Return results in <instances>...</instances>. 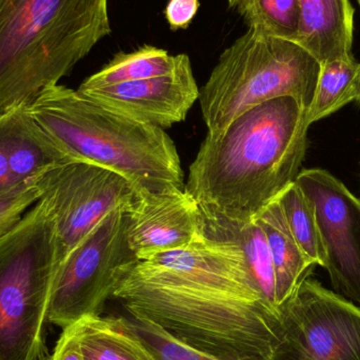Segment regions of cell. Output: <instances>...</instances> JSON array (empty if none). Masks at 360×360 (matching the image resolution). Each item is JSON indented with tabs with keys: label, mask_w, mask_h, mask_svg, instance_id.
<instances>
[{
	"label": "cell",
	"mask_w": 360,
	"mask_h": 360,
	"mask_svg": "<svg viewBox=\"0 0 360 360\" xmlns=\"http://www.w3.org/2000/svg\"><path fill=\"white\" fill-rule=\"evenodd\" d=\"M128 237V212L108 214L58 266L48 323L61 329L86 316H101L120 281L139 262Z\"/></svg>",
	"instance_id": "52a82bcc"
},
{
	"label": "cell",
	"mask_w": 360,
	"mask_h": 360,
	"mask_svg": "<svg viewBox=\"0 0 360 360\" xmlns=\"http://www.w3.org/2000/svg\"><path fill=\"white\" fill-rule=\"evenodd\" d=\"M41 194L35 184L25 182L0 196V237L12 230Z\"/></svg>",
	"instance_id": "603a6c76"
},
{
	"label": "cell",
	"mask_w": 360,
	"mask_h": 360,
	"mask_svg": "<svg viewBox=\"0 0 360 360\" xmlns=\"http://www.w3.org/2000/svg\"><path fill=\"white\" fill-rule=\"evenodd\" d=\"M279 201L290 231L304 255L315 266H325L326 252L310 201L295 181L279 195Z\"/></svg>",
	"instance_id": "44dd1931"
},
{
	"label": "cell",
	"mask_w": 360,
	"mask_h": 360,
	"mask_svg": "<svg viewBox=\"0 0 360 360\" xmlns=\"http://www.w3.org/2000/svg\"><path fill=\"white\" fill-rule=\"evenodd\" d=\"M29 182L54 212L58 266L108 214L117 209L129 213L139 197L122 175L82 160L55 167Z\"/></svg>",
	"instance_id": "9c48e42d"
},
{
	"label": "cell",
	"mask_w": 360,
	"mask_h": 360,
	"mask_svg": "<svg viewBox=\"0 0 360 360\" xmlns=\"http://www.w3.org/2000/svg\"><path fill=\"white\" fill-rule=\"evenodd\" d=\"M17 186L13 180L6 141V113H0V196Z\"/></svg>",
	"instance_id": "484cf974"
},
{
	"label": "cell",
	"mask_w": 360,
	"mask_h": 360,
	"mask_svg": "<svg viewBox=\"0 0 360 360\" xmlns=\"http://www.w3.org/2000/svg\"><path fill=\"white\" fill-rule=\"evenodd\" d=\"M199 8V0H169L165 8V16L170 29L174 32L188 29Z\"/></svg>",
	"instance_id": "cb8c5ba5"
},
{
	"label": "cell",
	"mask_w": 360,
	"mask_h": 360,
	"mask_svg": "<svg viewBox=\"0 0 360 360\" xmlns=\"http://www.w3.org/2000/svg\"><path fill=\"white\" fill-rule=\"evenodd\" d=\"M278 344L269 360H360V308L307 277L278 309Z\"/></svg>",
	"instance_id": "ba28073f"
},
{
	"label": "cell",
	"mask_w": 360,
	"mask_h": 360,
	"mask_svg": "<svg viewBox=\"0 0 360 360\" xmlns=\"http://www.w3.org/2000/svg\"><path fill=\"white\" fill-rule=\"evenodd\" d=\"M355 101L360 103V63L359 68V73H357L356 79V97H355Z\"/></svg>",
	"instance_id": "4316f807"
},
{
	"label": "cell",
	"mask_w": 360,
	"mask_h": 360,
	"mask_svg": "<svg viewBox=\"0 0 360 360\" xmlns=\"http://www.w3.org/2000/svg\"><path fill=\"white\" fill-rule=\"evenodd\" d=\"M111 33L109 0H0V113L58 84Z\"/></svg>",
	"instance_id": "3957f363"
},
{
	"label": "cell",
	"mask_w": 360,
	"mask_h": 360,
	"mask_svg": "<svg viewBox=\"0 0 360 360\" xmlns=\"http://www.w3.org/2000/svg\"><path fill=\"white\" fill-rule=\"evenodd\" d=\"M259 222L270 250L276 281L278 309L295 291L315 264L308 259L294 239L279 201L274 200L256 218Z\"/></svg>",
	"instance_id": "9a60e30c"
},
{
	"label": "cell",
	"mask_w": 360,
	"mask_h": 360,
	"mask_svg": "<svg viewBox=\"0 0 360 360\" xmlns=\"http://www.w3.org/2000/svg\"><path fill=\"white\" fill-rule=\"evenodd\" d=\"M203 226L212 234L233 241L245 255L250 272L264 300L278 313L276 281L266 235L257 219L248 222L203 216Z\"/></svg>",
	"instance_id": "2e32d148"
},
{
	"label": "cell",
	"mask_w": 360,
	"mask_h": 360,
	"mask_svg": "<svg viewBox=\"0 0 360 360\" xmlns=\"http://www.w3.org/2000/svg\"><path fill=\"white\" fill-rule=\"evenodd\" d=\"M321 68L296 42L248 30L221 53L199 89L207 133L221 132L248 110L278 97H293L308 112Z\"/></svg>",
	"instance_id": "5b68a950"
},
{
	"label": "cell",
	"mask_w": 360,
	"mask_h": 360,
	"mask_svg": "<svg viewBox=\"0 0 360 360\" xmlns=\"http://www.w3.org/2000/svg\"><path fill=\"white\" fill-rule=\"evenodd\" d=\"M38 360H84L80 351L77 323L63 329L53 352L46 353Z\"/></svg>",
	"instance_id": "d4e9b609"
},
{
	"label": "cell",
	"mask_w": 360,
	"mask_h": 360,
	"mask_svg": "<svg viewBox=\"0 0 360 360\" xmlns=\"http://www.w3.org/2000/svg\"><path fill=\"white\" fill-rule=\"evenodd\" d=\"M314 98L307 114L309 124L328 117L355 101L359 63L354 55L321 65Z\"/></svg>",
	"instance_id": "d6986e66"
},
{
	"label": "cell",
	"mask_w": 360,
	"mask_h": 360,
	"mask_svg": "<svg viewBox=\"0 0 360 360\" xmlns=\"http://www.w3.org/2000/svg\"><path fill=\"white\" fill-rule=\"evenodd\" d=\"M300 21L292 41L321 65L353 56L354 8L350 0H298Z\"/></svg>",
	"instance_id": "4fadbf2b"
},
{
	"label": "cell",
	"mask_w": 360,
	"mask_h": 360,
	"mask_svg": "<svg viewBox=\"0 0 360 360\" xmlns=\"http://www.w3.org/2000/svg\"><path fill=\"white\" fill-rule=\"evenodd\" d=\"M308 112L293 97L260 103L207 133L184 190L205 217L256 219L295 181L308 148Z\"/></svg>",
	"instance_id": "7a4b0ae2"
},
{
	"label": "cell",
	"mask_w": 360,
	"mask_h": 360,
	"mask_svg": "<svg viewBox=\"0 0 360 360\" xmlns=\"http://www.w3.org/2000/svg\"><path fill=\"white\" fill-rule=\"evenodd\" d=\"M113 319L122 329L139 338L155 360H220L184 344L145 319L131 315Z\"/></svg>",
	"instance_id": "7402d4cb"
},
{
	"label": "cell",
	"mask_w": 360,
	"mask_h": 360,
	"mask_svg": "<svg viewBox=\"0 0 360 360\" xmlns=\"http://www.w3.org/2000/svg\"><path fill=\"white\" fill-rule=\"evenodd\" d=\"M229 6L260 34L293 40L300 21L298 0H228Z\"/></svg>",
	"instance_id": "ffe728a7"
},
{
	"label": "cell",
	"mask_w": 360,
	"mask_h": 360,
	"mask_svg": "<svg viewBox=\"0 0 360 360\" xmlns=\"http://www.w3.org/2000/svg\"><path fill=\"white\" fill-rule=\"evenodd\" d=\"M139 194L128 213V237L139 262L184 249L202 235L200 207L184 188Z\"/></svg>",
	"instance_id": "7c38bea8"
},
{
	"label": "cell",
	"mask_w": 360,
	"mask_h": 360,
	"mask_svg": "<svg viewBox=\"0 0 360 360\" xmlns=\"http://www.w3.org/2000/svg\"><path fill=\"white\" fill-rule=\"evenodd\" d=\"M357 4H359V8H360V0H357Z\"/></svg>",
	"instance_id": "83f0119b"
},
{
	"label": "cell",
	"mask_w": 360,
	"mask_h": 360,
	"mask_svg": "<svg viewBox=\"0 0 360 360\" xmlns=\"http://www.w3.org/2000/svg\"><path fill=\"white\" fill-rule=\"evenodd\" d=\"M113 297L131 316L220 360H269L281 336V316L243 251L205 232L184 249L137 262Z\"/></svg>",
	"instance_id": "6da1fadb"
},
{
	"label": "cell",
	"mask_w": 360,
	"mask_h": 360,
	"mask_svg": "<svg viewBox=\"0 0 360 360\" xmlns=\"http://www.w3.org/2000/svg\"><path fill=\"white\" fill-rule=\"evenodd\" d=\"M78 92L116 113L162 130L184 122L199 98L188 55L167 75Z\"/></svg>",
	"instance_id": "8fae6325"
},
{
	"label": "cell",
	"mask_w": 360,
	"mask_h": 360,
	"mask_svg": "<svg viewBox=\"0 0 360 360\" xmlns=\"http://www.w3.org/2000/svg\"><path fill=\"white\" fill-rule=\"evenodd\" d=\"M76 323L84 360H155L143 342L112 316H86Z\"/></svg>",
	"instance_id": "ac0fdd59"
},
{
	"label": "cell",
	"mask_w": 360,
	"mask_h": 360,
	"mask_svg": "<svg viewBox=\"0 0 360 360\" xmlns=\"http://www.w3.org/2000/svg\"><path fill=\"white\" fill-rule=\"evenodd\" d=\"M186 55H170L165 49L150 44H143L132 52H118L98 72L84 79L78 90H90L167 75L179 67Z\"/></svg>",
	"instance_id": "e0dca14e"
},
{
	"label": "cell",
	"mask_w": 360,
	"mask_h": 360,
	"mask_svg": "<svg viewBox=\"0 0 360 360\" xmlns=\"http://www.w3.org/2000/svg\"><path fill=\"white\" fill-rule=\"evenodd\" d=\"M25 109L74 160L110 169L139 193L184 188L176 146L162 129L135 122L60 84L42 91Z\"/></svg>",
	"instance_id": "277c9868"
},
{
	"label": "cell",
	"mask_w": 360,
	"mask_h": 360,
	"mask_svg": "<svg viewBox=\"0 0 360 360\" xmlns=\"http://www.w3.org/2000/svg\"><path fill=\"white\" fill-rule=\"evenodd\" d=\"M295 182L314 209L334 289L360 306L359 199L323 169H304Z\"/></svg>",
	"instance_id": "30bf717a"
},
{
	"label": "cell",
	"mask_w": 360,
	"mask_h": 360,
	"mask_svg": "<svg viewBox=\"0 0 360 360\" xmlns=\"http://www.w3.org/2000/svg\"><path fill=\"white\" fill-rule=\"evenodd\" d=\"M57 269L54 212L41 197L0 237V360H38L46 354Z\"/></svg>",
	"instance_id": "8992f818"
},
{
	"label": "cell",
	"mask_w": 360,
	"mask_h": 360,
	"mask_svg": "<svg viewBox=\"0 0 360 360\" xmlns=\"http://www.w3.org/2000/svg\"><path fill=\"white\" fill-rule=\"evenodd\" d=\"M6 113V141L15 184L31 181L46 170L74 162L25 109Z\"/></svg>",
	"instance_id": "5bb4252c"
}]
</instances>
